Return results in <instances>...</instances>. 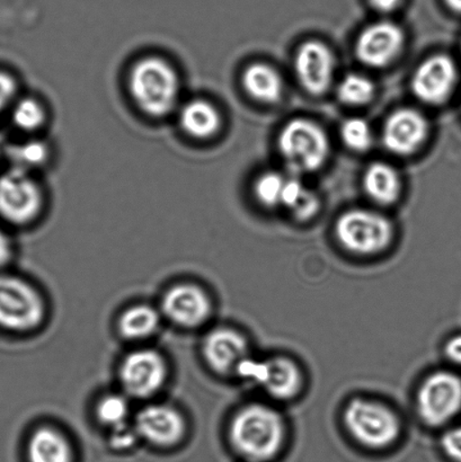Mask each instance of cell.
I'll use <instances>...</instances> for the list:
<instances>
[{"label":"cell","instance_id":"15","mask_svg":"<svg viewBox=\"0 0 461 462\" xmlns=\"http://www.w3.org/2000/svg\"><path fill=\"white\" fill-rule=\"evenodd\" d=\"M162 310L173 323L183 328H196L207 319L211 305L209 298L200 288L180 284L165 294Z\"/></svg>","mask_w":461,"mask_h":462},{"label":"cell","instance_id":"5","mask_svg":"<svg viewBox=\"0 0 461 462\" xmlns=\"http://www.w3.org/2000/svg\"><path fill=\"white\" fill-rule=\"evenodd\" d=\"M336 234L343 247L355 255H374L385 251L392 239V225L377 212L355 209L337 221Z\"/></svg>","mask_w":461,"mask_h":462},{"label":"cell","instance_id":"16","mask_svg":"<svg viewBox=\"0 0 461 462\" xmlns=\"http://www.w3.org/2000/svg\"><path fill=\"white\" fill-rule=\"evenodd\" d=\"M134 428L153 445L171 446L182 439L185 424L182 416L171 407L152 405L139 411Z\"/></svg>","mask_w":461,"mask_h":462},{"label":"cell","instance_id":"26","mask_svg":"<svg viewBox=\"0 0 461 462\" xmlns=\"http://www.w3.org/2000/svg\"><path fill=\"white\" fill-rule=\"evenodd\" d=\"M373 93V81L358 74L346 76L337 88L338 97L349 106H364L372 101Z\"/></svg>","mask_w":461,"mask_h":462},{"label":"cell","instance_id":"9","mask_svg":"<svg viewBox=\"0 0 461 462\" xmlns=\"http://www.w3.org/2000/svg\"><path fill=\"white\" fill-rule=\"evenodd\" d=\"M42 299L31 285L0 276V326L13 330L36 328L43 320Z\"/></svg>","mask_w":461,"mask_h":462},{"label":"cell","instance_id":"31","mask_svg":"<svg viewBox=\"0 0 461 462\" xmlns=\"http://www.w3.org/2000/svg\"><path fill=\"white\" fill-rule=\"evenodd\" d=\"M442 449L455 462H461V427L448 430L442 437Z\"/></svg>","mask_w":461,"mask_h":462},{"label":"cell","instance_id":"19","mask_svg":"<svg viewBox=\"0 0 461 462\" xmlns=\"http://www.w3.org/2000/svg\"><path fill=\"white\" fill-rule=\"evenodd\" d=\"M243 86L250 97L264 103L277 102L283 89L281 76L278 71L261 62L246 68L243 74Z\"/></svg>","mask_w":461,"mask_h":462},{"label":"cell","instance_id":"24","mask_svg":"<svg viewBox=\"0 0 461 462\" xmlns=\"http://www.w3.org/2000/svg\"><path fill=\"white\" fill-rule=\"evenodd\" d=\"M160 325V316L149 306H135L121 316L119 328L125 338H144L155 333Z\"/></svg>","mask_w":461,"mask_h":462},{"label":"cell","instance_id":"17","mask_svg":"<svg viewBox=\"0 0 461 462\" xmlns=\"http://www.w3.org/2000/svg\"><path fill=\"white\" fill-rule=\"evenodd\" d=\"M203 353L211 368L220 374L236 373L248 357L246 339L230 328H219L207 334Z\"/></svg>","mask_w":461,"mask_h":462},{"label":"cell","instance_id":"30","mask_svg":"<svg viewBox=\"0 0 461 462\" xmlns=\"http://www.w3.org/2000/svg\"><path fill=\"white\" fill-rule=\"evenodd\" d=\"M18 85L14 76L0 70V115L12 107L15 103Z\"/></svg>","mask_w":461,"mask_h":462},{"label":"cell","instance_id":"36","mask_svg":"<svg viewBox=\"0 0 461 462\" xmlns=\"http://www.w3.org/2000/svg\"><path fill=\"white\" fill-rule=\"evenodd\" d=\"M446 3L453 11L461 13V0H446Z\"/></svg>","mask_w":461,"mask_h":462},{"label":"cell","instance_id":"1","mask_svg":"<svg viewBox=\"0 0 461 462\" xmlns=\"http://www.w3.org/2000/svg\"><path fill=\"white\" fill-rule=\"evenodd\" d=\"M286 428L277 411L254 404L245 407L233 420L230 440L244 458L253 462L273 459L281 450Z\"/></svg>","mask_w":461,"mask_h":462},{"label":"cell","instance_id":"13","mask_svg":"<svg viewBox=\"0 0 461 462\" xmlns=\"http://www.w3.org/2000/svg\"><path fill=\"white\" fill-rule=\"evenodd\" d=\"M428 131L426 116L412 108H401L392 113L383 125V146L396 155H410L422 146Z\"/></svg>","mask_w":461,"mask_h":462},{"label":"cell","instance_id":"7","mask_svg":"<svg viewBox=\"0 0 461 462\" xmlns=\"http://www.w3.org/2000/svg\"><path fill=\"white\" fill-rule=\"evenodd\" d=\"M42 189L30 173L11 169L0 175V217L14 225H26L43 207Z\"/></svg>","mask_w":461,"mask_h":462},{"label":"cell","instance_id":"8","mask_svg":"<svg viewBox=\"0 0 461 462\" xmlns=\"http://www.w3.org/2000/svg\"><path fill=\"white\" fill-rule=\"evenodd\" d=\"M236 374L262 389L271 397L288 401L298 395L302 384L301 371L287 357L255 360L247 357L238 366Z\"/></svg>","mask_w":461,"mask_h":462},{"label":"cell","instance_id":"3","mask_svg":"<svg viewBox=\"0 0 461 462\" xmlns=\"http://www.w3.org/2000/svg\"><path fill=\"white\" fill-rule=\"evenodd\" d=\"M279 149L293 173H310L327 162L329 143L327 134L313 121L296 119L281 130Z\"/></svg>","mask_w":461,"mask_h":462},{"label":"cell","instance_id":"20","mask_svg":"<svg viewBox=\"0 0 461 462\" xmlns=\"http://www.w3.org/2000/svg\"><path fill=\"white\" fill-rule=\"evenodd\" d=\"M364 185L368 196L381 205L395 202L401 192L399 174L383 162H374L368 167L364 176Z\"/></svg>","mask_w":461,"mask_h":462},{"label":"cell","instance_id":"28","mask_svg":"<svg viewBox=\"0 0 461 462\" xmlns=\"http://www.w3.org/2000/svg\"><path fill=\"white\" fill-rule=\"evenodd\" d=\"M284 183H286V179L273 171L261 175L254 185L257 200L265 207L281 205Z\"/></svg>","mask_w":461,"mask_h":462},{"label":"cell","instance_id":"33","mask_svg":"<svg viewBox=\"0 0 461 462\" xmlns=\"http://www.w3.org/2000/svg\"><path fill=\"white\" fill-rule=\"evenodd\" d=\"M445 351L453 364L461 365V334L455 335L447 342Z\"/></svg>","mask_w":461,"mask_h":462},{"label":"cell","instance_id":"22","mask_svg":"<svg viewBox=\"0 0 461 462\" xmlns=\"http://www.w3.org/2000/svg\"><path fill=\"white\" fill-rule=\"evenodd\" d=\"M281 205L288 208L300 220L311 218L319 208L318 198L300 180L286 179Z\"/></svg>","mask_w":461,"mask_h":462},{"label":"cell","instance_id":"21","mask_svg":"<svg viewBox=\"0 0 461 462\" xmlns=\"http://www.w3.org/2000/svg\"><path fill=\"white\" fill-rule=\"evenodd\" d=\"M71 449L65 437L50 428L39 429L29 443L31 462H71Z\"/></svg>","mask_w":461,"mask_h":462},{"label":"cell","instance_id":"18","mask_svg":"<svg viewBox=\"0 0 461 462\" xmlns=\"http://www.w3.org/2000/svg\"><path fill=\"white\" fill-rule=\"evenodd\" d=\"M180 124L189 137L206 140L221 128V116L214 104L197 98L185 103L180 111Z\"/></svg>","mask_w":461,"mask_h":462},{"label":"cell","instance_id":"25","mask_svg":"<svg viewBox=\"0 0 461 462\" xmlns=\"http://www.w3.org/2000/svg\"><path fill=\"white\" fill-rule=\"evenodd\" d=\"M45 110L38 99H18L12 106V122L15 128L24 133H34L43 125Z\"/></svg>","mask_w":461,"mask_h":462},{"label":"cell","instance_id":"32","mask_svg":"<svg viewBox=\"0 0 461 462\" xmlns=\"http://www.w3.org/2000/svg\"><path fill=\"white\" fill-rule=\"evenodd\" d=\"M138 436L137 430L125 423L113 429L111 443L116 449H128V448L134 445L135 439Z\"/></svg>","mask_w":461,"mask_h":462},{"label":"cell","instance_id":"23","mask_svg":"<svg viewBox=\"0 0 461 462\" xmlns=\"http://www.w3.org/2000/svg\"><path fill=\"white\" fill-rule=\"evenodd\" d=\"M12 169L31 173L47 162L50 152L48 144L40 140H27L21 143L9 144L5 152Z\"/></svg>","mask_w":461,"mask_h":462},{"label":"cell","instance_id":"6","mask_svg":"<svg viewBox=\"0 0 461 462\" xmlns=\"http://www.w3.org/2000/svg\"><path fill=\"white\" fill-rule=\"evenodd\" d=\"M417 405L424 423L441 427L461 411V379L449 371L429 375L419 389Z\"/></svg>","mask_w":461,"mask_h":462},{"label":"cell","instance_id":"4","mask_svg":"<svg viewBox=\"0 0 461 462\" xmlns=\"http://www.w3.org/2000/svg\"><path fill=\"white\" fill-rule=\"evenodd\" d=\"M345 424L355 441L372 449H383L397 440L401 423L394 411L381 402L351 401L345 411Z\"/></svg>","mask_w":461,"mask_h":462},{"label":"cell","instance_id":"12","mask_svg":"<svg viewBox=\"0 0 461 462\" xmlns=\"http://www.w3.org/2000/svg\"><path fill=\"white\" fill-rule=\"evenodd\" d=\"M404 44V33L392 22H378L363 31L356 41V56L364 65L383 67L394 60Z\"/></svg>","mask_w":461,"mask_h":462},{"label":"cell","instance_id":"10","mask_svg":"<svg viewBox=\"0 0 461 462\" xmlns=\"http://www.w3.org/2000/svg\"><path fill=\"white\" fill-rule=\"evenodd\" d=\"M120 377L122 386L129 395L135 398L152 396L165 382V362L155 351H135L126 356Z\"/></svg>","mask_w":461,"mask_h":462},{"label":"cell","instance_id":"35","mask_svg":"<svg viewBox=\"0 0 461 462\" xmlns=\"http://www.w3.org/2000/svg\"><path fill=\"white\" fill-rule=\"evenodd\" d=\"M374 9L379 12L388 13L399 7L401 0H369Z\"/></svg>","mask_w":461,"mask_h":462},{"label":"cell","instance_id":"14","mask_svg":"<svg viewBox=\"0 0 461 462\" xmlns=\"http://www.w3.org/2000/svg\"><path fill=\"white\" fill-rule=\"evenodd\" d=\"M334 68L336 61L331 50L318 41L302 44L297 51L296 74L307 92L314 95L327 92L332 83Z\"/></svg>","mask_w":461,"mask_h":462},{"label":"cell","instance_id":"37","mask_svg":"<svg viewBox=\"0 0 461 462\" xmlns=\"http://www.w3.org/2000/svg\"><path fill=\"white\" fill-rule=\"evenodd\" d=\"M7 144L5 143V140L3 138V135L0 134V156L6 152Z\"/></svg>","mask_w":461,"mask_h":462},{"label":"cell","instance_id":"29","mask_svg":"<svg viewBox=\"0 0 461 462\" xmlns=\"http://www.w3.org/2000/svg\"><path fill=\"white\" fill-rule=\"evenodd\" d=\"M97 414L104 424L112 429L126 423L129 405L124 397L110 395L99 402Z\"/></svg>","mask_w":461,"mask_h":462},{"label":"cell","instance_id":"34","mask_svg":"<svg viewBox=\"0 0 461 462\" xmlns=\"http://www.w3.org/2000/svg\"><path fill=\"white\" fill-rule=\"evenodd\" d=\"M12 246L7 235L0 229V266L6 264L11 258Z\"/></svg>","mask_w":461,"mask_h":462},{"label":"cell","instance_id":"11","mask_svg":"<svg viewBox=\"0 0 461 462\" xmlns=\"http://www.w3.org/2000/svg\"><path fill=\"white\" fill-rule=\"evenodd\" d=\"M458 71L455 62L444 54L427 59L415 71L412 88L422 102L444 103L457 84Z\"/></svg>","mask_w":461,"mask_h":462},{"label":"cell","instance_id":"2","mask_svg":"<svg viewBox=\"0 0 461 462\" xmlns=\"http://www.w3.org/2000/svg\"><path fill=\"white\" fill-rule=\"evenodd\" d=\"M128 86L135 106L149 116H169L178 104L180 92L178 71L165 59H140L131 68Z\"/></svg>","mask_w":461,"mask_h":462},{"label":"cell","instance_id":"27","mask_svg":"<svg viewBox=\"0 0 461 462\" xmlns=\"http://www.w3.org/2000/svg\"><path fill=\"white\" fill-rule=\"evenodd\" d=\"M341 134L346 146L355 152H364L372 147L373 133L370 125L360 117H351L342 125Z\"/></svg>","mask_w":461,"mask_h":462}]
</instances>
